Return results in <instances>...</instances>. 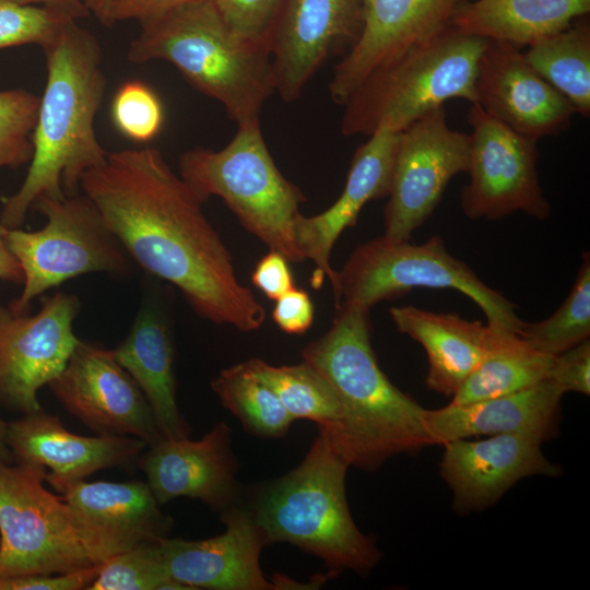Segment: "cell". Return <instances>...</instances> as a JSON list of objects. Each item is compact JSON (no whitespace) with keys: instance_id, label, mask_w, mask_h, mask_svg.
<instances>
[{"instance_id":"7","label":"cell","mask_w":590,"mask_h":590,"mask_svg":"<svg viewBox=\"0 0 590 590\" xmlns=\"http://www.w3.org/2000/svg\"><path fill=\"white\" fill-rule=\"evenodd\" d=\"M179 175L204 203L221 198L240 224L290 262L305 261L294 224L306 200L287 180L266 144L260 120L239 125L233 139L214 151L196 146L179 156Z\"/></svg>"},{"instance_id":"9","label":"cell","mask_w":590,"mask_h":590,"mask_svg":"<svg viewBox=\"0 0 590 590\" xmlns=\"http://www.w3.org/2000/svg\"><path fill=\"white\" fill-rule=\"evenodd\" d=\"M33 208L47 219L43 228L25 232L2 226L7 245L23 271V290L8 305L11 310L30 312L35 297L84 273L127 274V251L87 196L42 198Z\"/></svg>"},{"instance_id":"37","label":"cell","mask_w":590,"mask_h":590,"mask_svg":"<svg viewBox=\"0 0 590 590\" xmlns=\"http://www.w3.org/2000/svg\"><path fill=\"white\" fill-rule=\"evenodd\" d=\"M213 2L224 22L238 37L268 47L283 0H213Z\"/></svg>"},{"instance_id":"3","label":"cell","mask_w":590,"mask_h":590,"mask_svg":"<svg viewBox=\"0 0 590 590\" xmlns=\"http://www.w3.org/2000/svg\"><path fill=\"white\" fill-rule=\"evenodd\" d=\"M329 330L302 350L332 386L339 426L326 433L350 467L375 471L390 458L433 446L425 412L381 370L370 342L369 309L340 303Z\"/></svg>"},{"instance_id":"27","label":"cell","mask_w":590,"mask_h":590,"mask_svg":"<svg viewBox=\"0 0 590 590\" xmlns=\"http://www.w3.org/2000/svg\"><path fill=\"white\" fill-rule=\"evenodd\" d=\"M589 11L590 0H469L456 10L450 26L521 49Z\"/></svg>"},{"instance_id":"24","label":"cell","mask_w":590,"mask_h":590,"mask_svg":"<svg viewBox=\"0 0 590 590\" xmlns=\"http://www.w3.org/2000/svg\"><path fill=\"white\" fill-rule=\"evenodd\" d=\"M563 396L546 379L514 393L426 410V426L434 445L500 434L527 435L543 442L558 434Z\"/></svg>"},{"instance_id":"39","label":"cell","mask_w":590,"mask_h":590,"mask_svg":"<svg viewBox=\"0 0 590 590\" xmlns=\"http://www.w3.org/2000/svg\"><path fill=\"white\" fill-rule=\"evenodd\" d=\"M98 565L64 574L26 575L0 578V590H82L87 589Z\"/></svg>"},{"instance_id":"16","label":"cell","mask_w":590,"mask_h":590,"mask_svg":"<svg viewBox=\"0 0 590 590\" xmlns=\"http://www.w3.org/2000/svg\"><path fill=\"white\" fill-rule=\"evenodd\" d=\"M68 504L81 539L95 565L168 538L172 517L162 512L148 483L85 482L67 485Z\"/></svg>"},{"instance_id":"31","label":"cell","mask_w":590,"mask_h":590,"mask_svg":"<svg viewBox=\"0 0 590 590\" xmlns=\"http://www.w3.org/2000/svg\"><path fill=\"white\" fill-rule=\"evenodd\" d=\"M211 387L222 405L257 437L280 438L294 422L278 396L255 375L247 362L221 370Z\"/></svg>"},{"instance_id":"43","label":"cell","mask_w":590,"mask_h":590,"mask_svg":"<svg viewBox=\"0 0 590 590\" xmlns=\"http://www.w3.org/2000/svg\"><path fill=\"white\" fill-rule=\"evenodd\" d=\"M0 280L11 283H23V271L10 250L2 233V225L0 224Z\"/></svg>"},{"instance_id":"6","label":"cell","mask_w":590,"mask_h":590,"mask_svg":"<svg viewBox=\"0 0 590 590\" xmlns=\"http://www.w3.org/2000/svg\"><path fill=\"white\" fill-rule=\"evenodd\" d=\"M486 43L449 26L377 68L343 105L341 133L400 132L449 99L475 103L477 66Z\"/></svg>"},{"instance_id":"42","label":"cell","mask_w":590,"mask_h":590,"mask_svg":"<svg viewBox=\"0 0 590 590\" xmlns=\"http://www.w3.org/2000/svg\"><path fill=\"white\" fill-rule=\"evenodd\" d=\"M192 1L197 0H116L110 7L103 25L110 27L116 23L128 20L141 22Z\"/></svg>"},{"instance_id":"18","label":"cell","mask_w":590,"mask_h":590,"mask_svg":"<svg viewBox=\"0 0 590 590\" xmlns=\"http://www.w3.org/2000/svg\"><path fill=\"white\" fill-rule=\"evenodd\" d=\"M138 463L160 505L187 497L223 512L243 503L232 430L224 422L198 440L161 437Z\"/></svg>"},{"instance_id":"10","label":"cell","mask_w":590,"mask_h":590,"mask_svg":"<svg viewBox=\"0 0 590 590\" xmlns=\"http://www.w3.org/2000/svg\"><path fill=\"white\" fill-rule=\"evenodd\" d=\"M44 481L43 465H0V578L95 566L68 504Z\"/></svg>"},{"instance_id":"21","label":"cell","mask_w":590,"mask_h":590,"mask_svg":"<svg viewBox=\"0 0 590 590\" xmlns=\"http://www.w3.org/2000/svg\"><path fill=\"white\" fill-rule=\"evenodd\" d=\"M541 444L521 434L444 444L440 475L452 493L453 509L460 515L482 511L524 477L558 476L562 468L544 456Z\"/></svg>"},{"instance_id":"2","label":"cell","mask_w":590,"mask_h":590,"mask_svg":"<svg viewBox=\"0 0 590 590\" xmlns=\"http://www.w3.org/2000/svg\"><path fill=\"white\" fill-rule=\"evenodd\" d=\"M43 50L47 79L32 135L34 151L23 184L3 203L0 224L8 228H20L38 199L78 194L84 173L108 154L94 127L107 84L98 39L71 21Z\"/></svg>"},{"instance_id":"17","label":"cell","mask_w":590,"mask_h":590,"mask_svg":"<svg viewBox=\"0 0 590 590\" xmlns=\"http://www.w3.org/2000/svg\"><path fill=\"white\" fill-rule=\"evenodd\" d=\"M225 530L198 541L166 538L158 543L169 576L190 590H276L306 585L285 577L269 581L260 566L266 546L250 511L239 504L221 512Z\"/></svg>"},{"instance_id":"32","label":"cell","mask_w":590,"mask_h":590,"mask_svg":"<svg viewBox=\"0 0 590 590\" xmlns=\"http://www.w3.org/2000/svg\"><path fill=\"white\" fill-rule=\"evenodd\" d=\"M533 349L556 356L590 335V258L582 255L573 288L548 318L538 322L522 321L517 332Z\"/></svg>"},{"instance_id":"44","label":"cell","mask_w":590,"mask_h":590,"mask_svg":"<svg viewBox=\"0 0 590 590\" xmlns=\"http://www.w3.org/2000/svg\"><path fill=\"white\" fill-rule=\"evenodd\" d=\"M22 4H40L57 12L63 13L74 20L90 15L83 0H13Z\"/></svg>"},{"instance_id":"28","label":"cell","mask_w":590,"mask_h":590,"mask_svg":"<svg viewBox=\"0 0 590 590\" xmlns=\"http://www.w3.org/2000/svg\"><path fill=\"white\" fill-rule=\"evenodd\" d=\"M553 361L517 333L494 329L486 354L450 403L468 404L529 388L548 379Z\"/></svg>"},{"instance_id":"30","label":"cell","mask_w":590,"mask_h":590,"mask_svg":"<svg viewBox=\"0 0 590 590\" xmlns=\"http://www.w3.org/2000/svg\"><path fill=\"white\" fill-rule=\"evenodd\" d=\"M255 375L278 396L296 420L316 422L327 432L334 430L342 417L341 405L330 382L310 364L273 366L260 358L246 361Z\"/></svg>"},{"instance_id":"25","label":"cell","mask_w":590,"mask_h":590,"mask_svg":"<svg viewBox=\"0 0 590 590\" xmlns=\"http://www.w3.org/2000/svg\"><path fill=\"white\" fill-rule=\"evenodd\" d=\"M397 329L426 352L428 389L453 397L486 354L494 329L456 314L427 311L414 306L391 307Z\"/></svg>"},{"instance_id":"14","label":"cell","mask_w":590,"mask_h":590,"mask_svg":"<svg viewBox=\"0 0 590 590\" xmlns=\"http://www.w3.org/2000/svg\"><path fill=\"white\" fill-rule=\"evenodd\" d=\"M48 386L70 414L98 435L134 436L148 446L162 437L144 394L113 350L79 340Z\"/></svg>"},{"instance_id":"8","label":"cell","mask_w":590,"mask_h":590,"mask_svg":"<svg viewBox=\"0 0 590 590\" xmlns=\"http://www.w3.org/2000/svg\"><path fill=\"white\" fill-rule=\"evenodd\" d=\"M416 287L457 290L483 310L489 327L519 331L516 305L450 255L438 235L420 245L385 236L357 245L338 272L335 307L346 303L370 309Z\"/></svg>"},{"instance_id":"23","label":"cell","mask_w":590,"mask_h":590,"mask_svg":"<svg viewBox=\"0 0 590 590\" xmlns=\"http://www.w3.org/2000/svg\"><path fill=\"white\" fill-rule=\"evenodd\" d=\"M399 133L378 129L368 135L353 155L345 186L337 201L320 214H299L295 221L296 245L305 259L314 261L317 268L315 285L327 276L334 295L338 271L330 264L332 247L345 228L356 224L367 202L388 197Z\"/></svg>"},{"instance_id":"13","label":"cell","mask_w":590,"mask_h":590,"mask_svg":"<svg viewBox=\"0 0 590 590\" xmlns=\"http://www.w3.org/2000/svg\"><path fill=\"white\" fill-rule=\"evenodd\" d=\"M80 302L57 292L31 315L0 306V404L27 414L43 409L38 390L66 367L79 339L73 320Z\"/></svg>"},{"instance_id":"35","label":"cell","mask_w":590,"mask_h":590,"mask_svg":"<svg viewBox=\"0 0 590 590\" xmlns=\"http://www.w3.org/2000/svg\"><path fill=\"white\" fill-rule=\"evenodd\" d=\"M50 8L0 0V50L22 45H50L71 22Z\"/></svg>"},{"instance_id":"4","label":"cell","mask_w":590,"mask_h":590,"mask_svg":"<svg viewBox=\"0 0 590 590\" xmlns=\"http://www.w3.org/2000/svg\"><path fill=\"white\" fill-rule=\"evenodd\" d=\"M349 467L319 429L295 469L250 491L245 507L266 545L290 543L319 557L328 569L326 578L373 570L382 553L352 518L345 494Z\"/></svg>"},{"instance_id":"22","label":"cell","mask_w":590,"mask_h":590,"mask_svg":"<svg viewBox=\"0 0 590 590\" xmlns=\"http://www.w3.org/2000/svg\"><path fill=\"white\" fill-rule=\"evenodd\" d=\"M7 439L14 462L49 468L46 481L59 493L98 470L129 467L148 447L134 436L73 434L43 409L8 423Z\"/></svg>"},{"instance_id":"41","label":"cell","mask_w":590,"mask_h":590,"mask_svg":"<svg viewBox=\"0 0 590 590\" xmlns=\"http://www.w3.org/2000/svg\"><path fill=\"white\" fill-rule=\"evenodd\" d=\"M287 262L282 253L270 250L256 264L251 274L252 284L268 298L276 300L295 287Z\"/></svg>"},{"instance_id":"11","label":"cell","mask_w":590,"mask_h":590,"mask_svg":"<svg viewBox=\"0 0 590 590\" xmlns=\"http://www.w3.org/2000/svg\"><path fill=\"white\" fill-rule=\"evenodd\" d=\"M469 160L470 137L449 127L444 105L400 131L384 210V236L410 240L430 217L451 178L468 172Z\"/></svg>"},{"instance_id":"34","label":"cell","mask_w":590,"mask_h":590,"mask_svg":"<svg viewBox=\"0 0 590 590\" xmlns=\"http://www.w3.org/2000/svg\"><path fill=\"white\" fill-rule=\"evenodd\" d=\"M39 101L24 88L0 91V168H17L31 162Z\"/></svg>"},{"instance_id":"46","label":"cell","mask_w":590,"mask_h":590,"mask_svg":"<svg viewBox=\"0 0 590 590\" xmlns=\"http://www.w3.org/2000/svg\"><path fill=\"white\" fill-rule=\"evenodd\" d=\"M8 423L0 417V465L14 463L13 455L8 445Z\"/></svg>"},{"instance_id":"26","label":"cell","mask_w":590,"mask_h":590,"mask_svg":"<svg viewBox=\"0 0 590 590\" xmlns=\"http://www.w3.org/2000/svg\"><path fill=\"white\" fill-rule=\"evenodd\" d=\"M113 352L144 394L162 437H189L191 428L176 400L173 340L162 316L143 308Z\"/></svg>"},{"instance_id":"15","label":"cell","mask_w":590,"mask_h":590,"mask_svg":"<svg viewBox=\"0 0 590 590\" xmlns=\"http://www.w3.org/2000/svg\"><path fill=\"white\" fill-rule=\"evenodd\" d=\"M364 0H283L268 47L275 93L296 101L330 56L344 55L359 36Z\"/></svg>"},{"instance_id":"20","label":"cell","mask_w":590,"mask_h":590,"mask_svg":"<svg viewBox=\"0 0 590 590\" xmlns=\"http://www.w3.org/2000/svg\"><path fill=\"white\" fill-rule=\"evenodd\" d=\"M475 104L514 131L539 141L569 128V101L523 58L521 49L489 40L479 60Z\"/></svg>"},{"instance_id":"45","label":"cell","mask_w":590,"mask_h":590,"mask_svg":"<svg viewBox=\"0 0 590 590\" xmlns=\"http://www.w3.org/2000/svg\"><path fill=\"white\" fill-rule=\"evenodd\" d=\"M115 1L116 0H83L90 14H93L102 24Z\"/></svg>"},{"instance_id":"5","label":"cell","mask_w":590,"mask_h":590,"mask_svg":"<svg viewBox=\"0 0 590 590\" xmlns=\"http://www.w3.org/2000/svg\"><path fill=\"white\" fill-rule=\"evenodd\" d=\"M140 25L128 61L165 60L194 88L220 102L237 126L260 120L264 103L275 93L270 50L238 37L213 0L178 5Z\"/></svg>"},{"instance_id":"40","label":"cell","mask_w":590,"mask_h":590,"mask_svg":"<svg viewBox=\"0 0 590 590\" xmlns=\"http://www.w3.org/2000/svg\"><path fill=\"white\" fill-rule=\"evenodd\" d=\"M272 318L285 333H305L314 321V304L308 293L294 287L280 296L273 307Z\"/></svg>"},{"instance_id":"12","label":"cell","mask_w":590,"mask_h":590,"mask_svg":"<svg viewBox=\"0 0 590 590\" xmlns=\"http://www.w3.org/2000/svg\"><path fill=\"white\" fill-rule=\"evenodd\" d=\"M469 182L460 194L470 220H499L514 212L545 220L551 205L539 184L536 140L524 137L472 103L468 111Z\"/></svg>"},{"instance_id":"33","label":"cell","mask_w":590,"mask_h":590,"mask_svg":"<svg viewBox=\"0 0 590 590\" xmlns=\"http://www.w3.org/2000/svg\"><path fill=\"white\" fill-rule=\"evenodd\" d=\"M86 590H190L163 565L158 544L117 554L98 565Z\"/></svg>"},{"instance_id":"19","label":"cell","mask_w":590,"mask_h":590,"mask_svg":"<svg viewBox=\"0 0 590 590\" xmlns=\"http://www.w3.org/2000/svg\"><path fill=\"white\" fill-rule=\"evenodd\" d=\"M467 1L364 0L359 36L335 64L329 83L332 101L343 106L374 70L449 27Z\"/></svg>"},{"instance_id":"38","label":"cell","mask_w":590,"mask_h":590,"mask_svg":"<svg viewBox=\"0 0 590 590\" xmlns=\"http://www.w3.org/2000/svg\"><path fill=\"white\" fill-rule=\"evenodd\" d=\"M548 379L563 391L590 393V340L554 356Z\"/></svg>"},{"instance_id":"36","label":"cell","mask_w":590,"mask_h":590,"mask_svg":"<svg viewBox=\"0 0 590 590\" xmlns=\"http://www.w3.org/2000/svg\"><path fill=\"white\" fill-rule=\"evenodd\" d=\"M111 121L126 138L150 142L162 130L164 107L157 94L144 82L132 80L116 91L110 108Z\"/></svg>"},{"instance_id":"1","label":"cell","mask_w":590,"mask_h":590,"mask_svg":"<svg viewBox=\"0 0 590 590\" xmlns=\"http://www.w3.org/2000/svg\"><path fill=\"white\" fill-rule=\"evenodd\" d=\"M80 187L127 253L179 288L202 318L243 332L258 330L266 309L243 285L203 202L154 148L107 154Z\"/></svg>"},{"instance_id":"29","label":"cell","mask_w":590,"mask_h":590,"mask_svg":"<svg viewBox=\"0 0 590 590\" xmlns=\"http://www.w3.org/2000/svg\"><path fill=\"white\" fill-rule=\"evenodd\" d=\"M522 52L526 61L582 117L590 115V24L586 15Z\"/></svg>"}]
</instances>
